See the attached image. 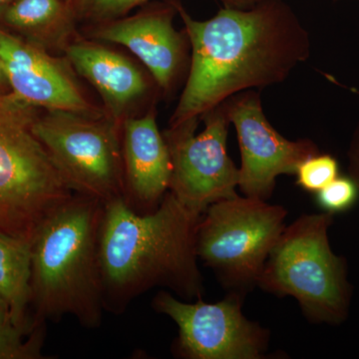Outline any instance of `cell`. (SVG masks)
<instances>
[{
  "instance_id": "obj_1",
  "label": "cell",
  "mask_w": 359,
  "mask_h": 359,
  "mask_svg": "<svg viewBox=\"0 0 359 359\" xmlns=\"http://www.w3.org/2000/svg\"><path fill=\"white\" fill-rule=\"evenodd\" d=\"M192 44L190 74L171 125L198 119L241 90L283 81L309 55L308 33L278 0L250 9L226 7L193 20L176 6Z\"/></svg>"
},
{
  "instance_id": "obj_2",
  "label": "cell",
  "mask_w": 359,
  "mask_h": 359,
  "mask_svg": "<svg viewBox=\"0 0 359 359\" xmlns=\"http://www.w3.org/2000/svg\"><path fill=\"white\" fill-rule=\"evenodd\" d=\"M200 218L171 192L147 214L134 211L125 199L104 205L99 255L105 311L121 314L157 287L186 301L202 297L196 252Z\"/></svg>"
},
{
  "instance_id": "obj_3",
  "label": "cell",
  "mask_w": 359,
  "mask_h": 359,
  "mask_svg": "<svg viewBox=\"0 0 359 359\" xmlns=\"http://www.w3.org/2000/svg\"><path fill=\"white\" fill-rule=\"evenodd\" d=\"M104 204L75 194L40 226L32 242L34 321L72 316L85 327H100L105 311L100 268Z\"/></svg>"
},
{
  "instance_id": "obj_4",
  "label": "cell",
  "mask_w": 359,
  "mask_h": 359,
  "mask_svg": "<svg viewBox=\"0 0 359 359\" xmlns=\"http://www.w3.org/2000/svg\"><path fill=\"white\" fill-rule=\"evenodd\" d=\"M334 215H302L285 226L269 252L257 285L278 297H294L311 323L339 325L351 309L353 287L344 257L332 252L328 230Z\"/></svg>"
},
{
  "instance_id": "obj_5",
  "label": "cell",
  "mask_w": 359,
  "mask_h": 359,
  "mask_svg": "<svg viewBox=\"0 0 359 359\" xmlns=\"http://www.w3.org/2000/svg\"><path fill=\"white\" fill-rule=\"evenodd\" d=\"M34 108L13 93L0 95V230L32 243L75 195L33 133Z\"/></svg>"
},
{
  "instance_id": "obj_6",
  "label": "cell",
  "mask_w": 359,
  "mask_h": 359,
  "mask_svg": "<svg viewBox=\"0 0 359 359\" xmlns=\"http://www.w3.org/2000/svg\"><path fill=\"white\" fill-rule=\"evenodd\" d=\"M287 212L257 198L235 196L207 208L196 231V252L230 292L247 294L285 230Z\"/></svg>"
},
{
  "instance_id": "obj_7",
  "label": "cell",
  "mask_w": 359,
  "mask_h": 359,
  "mask_svg": "<svg viewBox=\"0 0 359 359\" xmlns=\"http://www.w3.org/2000/svg\"><path fill=\"white\" fill-rule=\"evenodd\" d=\"M32 130L73 192L104 205L125 199L122 142L109 116L47 111Z\"/></svg>"
},
{
  "instance_id": "obj_8",
  "label": "cell",
  "mask_w": 359,
  "mask_h": 359,
  "mask_svg": "<svg viewBox=\"0 0 359 359\" xmlns=\"http://www.w3.org/2000/svg\"><path fill=\"white\" fill-rule=\"evenodd\" d=\"M245 294L229 292L222 301L207 304L180 301L160 290L152 301L158 313L178 327L175 355L186 359H261L269 348V332L243 313Z\"/></svg>"
},
{
  "instance_id": "obj_9",
  "label": "cell",
  "mask_w": 359,
  "mask_h": 359,
  "mask_svg": "<svg viewBox=\"0 0 359 359\" xmlns=\"http://www.w3.org/2000/svg\"><path fill=\"white\" fill-rule=\"evenodd\" d=\"M208 114L199 135L197 119L171 125L164 135L172 163L169 192L200 216L214 203L237 196L240 176L226 153L228 107H215Z\"/></svg>"
},
{
  "instance_id": "obj_10",
  "label": "cell",
  "mask_w": 359,
  "mask_h": 359,
  "mask_svg": "<svg viewBox=\"0 0 359 359\" xmlns=\"http://www.w3.org/2000/svg\"><path fill=\"white\" fill-rule=\"evenodd\" d=\"M228 113L242 154L238 187L247 197L269 199L276 177L295 174L302 161L320 153L311 141H290L278 133L264 115L256 94L231 104Z\"/></svg>"
},
{
  "instance_id": "obj_11",
  "label": "cell",
  "mask_w": 359,
  "mask_h": 359,
  "mask_svg": "<svg viewBox=\"0 0 359 359\" xmlns=\"http://www.w3.org/2000/svg\"><path fill=\"white\" fill-rule=\"evenodd\" d=\"M0 60L13 95L47 111L98 113L61 61L0 30Z\"/></svg>"
},
{
  "instance_id": "obj_12",
  "label": "cell",
  "mask_w": 359,
  "mask_h": 359,
  "mask_svg": "<svg viewBox=\"0 0 359 359\" xmlns=\"http://www.w3.org/2000/svg\"><path fill=\"white\" fill-rule=\"evenodd\" d=\"M122 157L127 204L137 212L155 211L169 192L171 156L164 136L149 112L123 121Z\"/></svg>"
},
{
  "instance_id": "obj_13",
  "label": "cell",
  "mask_w": 359,
  "mask_h": 359,
  "mask_svg": "<svg viewBox=\"0 0 359 359\" xmlns=\"http://www.w3.org/2000/svg\"><path fill=\"white\" fill-rule=\"evenodd\" d=\"M93 36L126 47L140 59L163 89L171 87L182 62L183 43L174 29L169 11H148L114 20L97 28Z\"/></svg>"
},
{
  "instance_id": "obj_14",
  "label": "cell",
  "mask_w": 359,
  "mask_h": 359,
  "mask_svg": "<svg viewBox=\"0 0 359 359\" xmlns=\"http://www.w3.org/2000/svg\"><path fill=\"white\" fill-rule=\"evenodd\" d=\"M66 54L75 70L98 90L116 124L147 90L141 71L117 52L78 41L66 47Z\"/></svg>"
},
{
  "instance_id": "obj_15",
  "label": "cell",
  "mask_w": 359,
  "mask_h": 359,
  "mask_svg": "<svg viewBox=\"0 0 359 359\" xmlns=\"http://www.w3.org/2000/svg\"><path fill=\"white\" fill-rule=\"evenodd\" d=\"M32 276V243L0 230V297L8 306L11 323L25 330Z\"/></svg>"
},
{
  "instance_id": "obj_16",
  "label": "cell",
  "mask_w": 359,
  "mask_h": 359,
  "mask_svg": "<svg viewBox=\"0 0 359 359\" xmlns=\"http://www.w3.org/2000/svg\"><path fill=\"white\" fill-rule=\"evenodd\" d=\"M2 14L11 27L53 44L67 39L74 15L65 0H13Z\"/></svg>"
},
{
  "instance_id": "obj_17",
  "label": "cell",
  "mask_w": 359,
  "mask_h": 359,
  "mask_svg": "<svg viewBox=\"0 0 359 359\" xmlns=\"http://www.w3.org/2000/svg\"><path fill=\"white\" fill-rule=\"evenodd\" d=\"M44 323H34L30 339H25L27 330L14 325L11 320L0 323V359H39L42 358Z\"/></svg>"
},
{
  "instance_id": "obj_18",
  "label": "cell",
  "mask_w": 359,
  "mask_h": 359,
  "mask_svg": "<svg viewBox=\"0 0 359 359\" xmlns=\"http://www.w3.org/2000/svg\"><path fill=\"white\" fill-rule=\"evenodd\" d=\"M297 185L309 193H318L339 176V161L330 154L311 156L297 167Z\"/></svg>"
},
{
  "instance_id": "obj_19",
  "label": "cell",
  "mask_w": 359,
  "mask_h": 359,
  "mask_svg": "<svg viewBox=\"0 0 359 359\" xmlns=\"http://www.w3.org/2000/svg\"><path fill=\"white\" fill-rule=\"evenodd\" d=\"M358 198V187L349 176H339L316 193V204L323 212L332 215L353 209Z\"/></svg>"
},
{
  "instance_id": "obj_20",
  "label": "cell",
  "mask_w": 359,
  "mask_h": 359,
  "mask_svg": "<svg viewBox=\"0 0 359 359\" xmlns=\"http://www.w3.org/2000/svg\"><path fill=\"white\" fill-rule=\"evenodd\" d=\"M146 0H73L72 11L85 20L108 21L124 15Z\"/></svg>"
},
{
  "instance_id": "obj_21",
  "label": "cell",
  "mask_w": 359,
  "mask_h": 359,
  "mask_svg": "<svg viewBox=\"0 0 359 359\" xmlns=\"http://www.w3.org/2000/svg\"><path fill=\"white\" fill-rule=\"evenodd\" d=\"M348 176L355 182L359 189V123L349 146Z\"/></svg>"
},
{
  "instance_id": "obj_22",
  "label": "cell",
  "mask_w": 359,
  "mask_h": 359,
  "mask_svg": "<svg viewBox=\"0 0 359 359\" xmlns=\"http://www.w3.org/2000/svg\"><path fill=\"white\" fill-rule=\"evenodd\" d=\"M221 1L231 8L247 9L257 6L264 0H221Z\"/></svg>"
},
{
  "instance_id": "obj_23",
  "label": "cell",
  "mask_w": 359,
  "mask_h": 359,
  "mask_svg": "<svg viewBox=\"0 0 359 359\" xmlns=\"http://www.w3.org/2000/svg\"><path fill=\"white\" fill-rule=\"evenodd\" d=\"M7 320H11L9 318V309L6 304V302L0 297V323H6Z\"/></svg>"
},
{
  "instance_id": "obj_24",
  "label": "cell",
  "mask_w": 359,
  "mask_h": 359,
  "mask_svg": "<svg viewBox=\"0 0 359 359\" xmlns=\"http://www.w3.org/2000/svg\"><path fill=\"white\" fill-rule=\"evenodd\" d=\"M13 1V0H0V11H4V9Z\"/></svg>"
},
{
  "instance_id": "obj_25",
  "label": "cell",
  "mask_w": 359,
  "mask_h": 359,
  "mask_svg": "<svg viewBox=\"0 0 359 359\" xmlns=\"http://www.w3.org/2000/svg\"><path fill=\"white\" fill-rule=\"evenodd\" d=\"M6 75H4V67H2L1 60H0V85L2 84V82L6 81Z\"/></svg>"
},
{
  "instance_id": "obj_26",
  "label": "cell",
  "mask_w": 359,
  "mask_h": 359,
  "mask_svg": "<svg viewBox=\"0 0 359 359\" xmlns=\"http://www.w3.org/2000/svg\"><path fill=\"white\" fill-rule=\"evenodd\" d=\"M65 1L67 2V4H72L73 0H65Z\"/></svg>"
}]
</instances>
